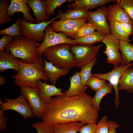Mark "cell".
I'll return each instance as SVG.
<instances>
[{"mask_svg": "<svg viewBox=\"0 0 133 133\" xmlns=\"http://www.w3.org/2000/svg\"><path fill=\"white\" fill-rule=\"evenodd\" d=\"M21 92L32 109L34 117L41 118L46 106L40 99L37 88L28 86L20 87Z\"/></svg>", "mask_w": 133, "mask_h": 133, "instance_id": "cell-11", "label": "cell"}, {"mask_svg": "<svg viewBox=\"0 0 133 133\" xmlns=\"http://www.w3.org/2000/svg\"><path fill=\"white\" fill-rule=\"evenodd\" d=\"M13 37L6 35L2 36L0 39V52L3 51L4 48L10 42Z\"/></svg>", "mask_w": 133, "mask_h": 133, "instance_id": "cell-40", "label": "cell"}, {"mask_svg": "<svg viewBox=\"0 0 133 133\" xmlns=\"http://www.w3.org/2000/svg\"><path fill=\"white\" fill-rule=\"evenodd\" d=\"M44 65V71L52 85L55 86L57 81L61 77L67 74L69 70L61 69L54 65L43 57Z\"/></svg>", "mask_w": 133, "mask_h": 133, "instance_id": "cell-18", "label": "cell"}, {"mask_svg": "<svg viewBox=\"0 0 133 133\" xmlns=\"http://www.w3.org/2000/svg\"><path fill=\"white\" fill-rule=\"evenodd\" d=\"M133 65V63L124 66L121 65L114 67L111 71L104 74L92 73L91 76L108 81L113 86L115 93L114 101L115 107L117 108L120 103L119 95L118 85L119 80L121 74L127 68Z\"/></svg>", "mask_w": 133, "mask_h": 133, "instance_id": "cell-9", "label": "cell"}, {"mask_svg": "<svg viewBox=\"0 0 133 133\" xmlns=\"http://www.w3.org/2000/svg\"><path fill=\"white\" fill-rule=\"evenodd\" d=\"M38 84L39 95L46 105L50 101L52 98V96L64 95L62 90L55 85L47 84L46 82H43L41 80L38 81Z\"/></svg>", "mask_w": 133, "mask_h": 133, "instance_id": "cell-16", "label": "cell"}, {"mask_svg": "<svg viewBox=\"0 0 133 133\" xmlns=\"http://www.w3.org/2000/svg\"><path fill=\"white\" fill-rule=\"evenodd\" d=\"M4 100L5 102H3L0 98V108L2 111L10 110L15 111L25 118L34 117L32 109L22 94L14 99L5 98Z\"/></svg>", "mask_w": 133, "mask_h": 133, "instance_id": "cell-8", "label": "cell"}, {"mask_svg": "<svg viewBox=\"0 0 133 133\" xmlns=\"http://www.w3.org/2000/svg\"><path fill=\"white\" fill-rule=\"evenodd\" d=\"M97 59V57H95L91 62L81 68L79 74L81 83L83 85H86L87 81L91 76L92 73L91 71L93 67L96 63Z\"/></svg>", "mask_w": 133, "mask_h": 133, "instance_id": "cell-30", "label": "cell"}, {"mask_svg": "<svg viewBox=\"0 0 133 133\" xmlns=\"http://www.w3.org/2000/svg\"><path fill=\"white\" fill-rule=\"evenodd\" d=\"M118 89L133 93V68L128 67L122 73L119 80Z\"/></svg>", "mask_w": 133, "mask_h": 133, "instance_id": "cell-24", "label": "cell"}, {"mask_svg": "<svg viewBox=\"0 0 133 133\" xmlns=\"http://www.w3.org/2000/svg\"><path fill=\"white\" fill-rule=\"evenodd\" d=\"M85 123L75 121L52 124L54 133H77Z\"/></svg>", "mask_w": 133, "mask_h": 133, "instance_id": "cell-21", "label": "cell"}, {"mask_svg": "<svg viewBox=\"0 0 133 133\" xmlns=\"http://www.w3.org/2000/svg\"><path fill=\"white\" fill-rule=\"evenodd\" d=\"M41 43L21 36L14 37L5 48L16 58L27 63L35 62L40 57L37 51Z\"/></svg>", "mask_w": 133, "mask_h": 133, "instance_id": "cell-3", "label": "cell"}, {"mask_svg": "<svg viewBox=\"0 0 133 133\" xmlns=\"http://www.w3.org/2000/svg\"><path fill=\"white\" fill-rule=\"evenodd\" d=\"M87 21L86 18L73 20L60 19L53 21L50 26L55 32H63L69 38H72L75 33Z\"/></svg>", "mask_w": 133, "mask_h": 133, "instance_id": "cell-13", "label": "cell"}, {"mask_svg": "<svg viewBox=\"0 0 133 133\" xmlns=\"http://www.w3.org/2000/svg\"><path fill=\"white\" fill-rule=\"evenodd\" d=\"M116 1L125 10L133 21V0H116Z\"/></svg>", "mask_w": 133, "mask_h": 133, "instance_id": "cell-36", "label": "cell"}, {"mask_svg": "<svg viewBox=\"0 0 133 133\" xmlns=\"http://www.w3.org/2000/svg\"><path fill=\"white\" fill-rule=\"evenodd\" d=\"M73 3L67 4V7L69 8H81L92 9L101 6L106 3L115 1L114 0H74Z\"/></svg>", "mask_w": 133, "mask_h": 133, "instance_id": "cell-23", "label": "cell"}, {"mask_svg": "<svg viewBox=\"0 0 133 133\" xmlns=\"http://www.w3.org/2000/svg\"><path fill=\"white\" fill-rule=\"evenodd\" d=\"M106 17L109 22H127L133 24V21L125 10L116 2L107 6Z\"/></svg>", "mask_w": 133, "mask_h": 133, "instance_id": "cell-14", "label": "cell"}, {"mask_svg": "<svg viewBox=\"0 0 133 133\" xmlns=\"http://www.w3.org/2000/svg\"><path fill=\"white\" fill-rule=\"evenodd\" d=\"M32 126L37 133H54L52 124L43 121L33 123Z\"/></svg>", "mask_w": 133, "mask_h": 133, "instance_id": "cell-35", "label": "cell"}, {"mask_svg": "<svg viewBox=\"0 0 133 133\" xmlns=\"http://www.w3.org/2000/svg\"><path fill=\"white\" fill-rule=\"evenodd\" d=\"M9 1L8 0H1L0 3V25L11 22L12 20L8 13Z\"/></svg>", "mask_w": 133, "mask_h": 133, "instance_id": "cell-32", "label": "cell"}, {"mask_svg": "<svg viewBox=\"0 0 133 133\" xmlns=\"http://www.w3.org/2000/svg\"><path fill=\"white\" fill-rule=\"evenodd\" d=\"M71 44H63L50 47L44 52L47 60L61 69L69 70L75 66L73 54L70 50Z\"/></svg>", "mask_w": 133, "mask_h": 133, "instance_id": "cell-4", "label": "cell"}, {"mask_svg": "<svg viewBox=\"0 0 133 133\" xmlns=\"http://www.w3.org/2000/svg\"><path fill=\"white\" fill-rule=\"evenodd\" d=\"M120 41L112 34L108 33L105 35L102 42L106 46L103 53L107 56L106 61L114 67L119 66L122 60V55L119 52Z\"/></svg>", "mask_w": 133, "mask_h": 133, "instance_id": "cell-10", "label": "cell"}, {"mask_svg": "<svg viewBox=\"0 0 133 133\" xmlns=\"http://www.w3.org/2000/svg\"><path fill=\"white\" fill-rule=\"evenodd\" d=\"M120 49L122 56L121 65L128 64L133 61V44L127 41H120Z\"/></svg>", "mask_w": 133, "mask_h": 133, "instance_id": "cell-25", "label": "cell"}, {"mask_svg": "<svg viewBox=\"0 0 133 133\" xmlns=\"http://www.w3.org/2000/svg\"><path fill=\"white\" fill-rule=\"evenodd\" d=\"M109 133H116V131L115 129L117 127H120L117 124L112 121H109Z\"/></svg>", "mask_w": 133, "mask_h": 133, "instance_id": "cell-42", "label": "cell"}, {"mask_svg": "<svg viewBox=\"0 0 133 133\" xmlns=\"http://www.w3.org/2000/svg\"><path fill=\"white\" fill-rule=\"evenodd\" d=\"M105 36L97 31L89 35L74 39L78 45L90 46L96 42H102Z\"/></svg>", "mask_w": 133, "mask_h": 133, "instance_id": "cell-26", "label": "cell"}, {"mask_svg": "<svg viewBox=\"0 0 133 133\" xmlns=\"http://www.w3.org/2000/svg\"><path fill=\"white\" fill-rule=\"evenodd\" d=\"M103 44L97 46L77 45L71 46L70 50L73 54L75 66L81 68L89 63L95 57Z\"/></svg>", "mask_w": 133, "mask_h": 133, "instance_id": "cell-7", "label": "cell"}, {"mask_svg": "<svg viewBox=\"0 0 133 133\" xmlns=\"http://www.w3.org/2000/svg\"><path fill=\"white\" fill-rule=\"evenodd\" d=\"M70 0H46V11L48 16L49 17L54 13V11L58 7L61 6L63 3L67 1L71 2Z\"/></svg>", "mask_w": 133, "mask_h": 133, "instance_id": "cell-33", "label": "cell"}, {"mask_svg": "<svg viewBox=\"0 0 133 133\" xmlns=\"http://www.w3.org/2000/svg\"><path fill=\"white\" fill-rule=\"evenodd\" d=\"M6 79L1 76H0V86H1L5 84Z\"/></svg>", "mask_w": 133, "mask_h": 133, "instance_id": "cell-43", "label": "cell"}, {"mask_svg": "<svg viewBox=\"0 0 133 133\" xmlns=\"http://www.w3.org/2000/svg\"><path fill=\"white\" fill-rule=\"evenodd\" d=\"M108 24L111 34L116 38L120 41L130 42L129 36L125 33L118 22L110 21L108 22Z\"/></svg>", "mask_w": 133, "mask_h": 133, "instance_id": "cell-27", "label": "cell"}, {"mask_svg": "<svg viewBox=\"0 0 133 133\" xmlns=\"http://www.w3.org/2000/svg\"><path fill=\"white\" fill-rule=\"evenodd\" d=\"M27 3L33 11L32 15L35 17L36 23L48 22L51 20L47 13L45 0H29Z\"/></svg>", "mask_w": 133, "mask_h": 133, "instance_id": "cell-17", "label": "cell"}, {"mask_svg": "<svg viewBox=\"0 0 133 133\" xmlns=\"http://www.w3.org/2000/svg\"><path fill=\"white\" fill-rule=\"evenodd\" d=\"M70 86L68 89L64 92V96L69 97L78 95L85 92L87 86L83 85L81 82L79 72H76L69 78Z\"/></svg>", "mask_w": 133, "mask_h": 133, "instance_id": "cell-19", "label": "cell"}, {"mask_svg": "<svg viewBox=\"0 0 133 133\" xmlns=\"http://www.w3.org/2000/svg\"><path fill=\"white\" fill-rule=\"evenodd\" d=\"M58 18L57 16L48 22L34 23L27 22L24 19L20 18L19 23L21 35L37 42H42L45 37L46 28Z\"/></svg>", "mask_w": 133, "mask_h": 133, "instance_id": "cell-6", "label": "cell"}, {"mask_svg": "<svg viewBox=\"0 0 133 133\" xmlns=\"http://www.w3.org/2000/svg\"><path fill=\"white\" fill-rule=\"evenodd\" d=\"M19 17L17 19L16 22L11 26L6 28L0 30V35H6L14 37L15 36H21L20 25Z\"/></svg>", "mask_w": 133, "mask_h": 133, "instance_id": "cell-31", "label": "cell"}, {"mask_svg": "<svg viewBox=\"0 0 133 133\" xmlns=\"http://www.w3.org/2000/svg\"><path fill=\"white\" fill-rule=\"evenodd\" d=\"M107 83L105 80L96 77L91 76L87 81L86 85L96 92L105 85Z\"/></svg>", "mask_w": 133, "mask_h": 133, "instance_id": "cell-34", "label": "cell"}, {"mask_svg": "<svg viewBox=\"0 0 133 133\" xmlns=\"http://www.w3.org/2000/svg\"><path fill=\"white\" fill-rule=\"evenodd\" d=\"M19 68L18 59L12 56L9 51L5 50L0 52V72L8 69L18 71Z\"/></svg>", "mask_w": 133, "mask_h": 133, "instance_id": "cell-20", "label": "cell"}, {"mask_svg": "<svg viewBox=\"0 0 133 133\" xmlns=\"http://www.w3.org/2000/svg\"><path fill=\"white\" fill-rule=\"evenodd\" d=\"M92 100L85 92L69 97L57 96L46 105L41 118L51 124L75 121L96 123L99 111Z\"/></svg>", "mask_w": 133, "mask_h": 133, "instance_id": "cell-1", "label": "cell"}, {"mask_svg": "<svg viewBox=\"0 0 133 133\" xmlns=\"http://www.w3.org/2000/svg\"><path fill=\"white\" fill-rule=\"evenodd\" d=\"M109 123L106 116H103L96 127L95 133H109Z\"/></svg>", "mask_w": 133, "mask_h": 133, "instance_id": "cell-37", "label": "cell"}, {"mask_svg": "<svg viewBox=\"0 0 133 133\" xmlns=\"http://www.w3.org/2000/svg\"><path fill=\"white\" fill-rule=\"evenodd\" d=\"M118 22L128 35H133V24L127 22Z\"/></svg>", "mask_w": 133, "mask_h": 133, "instance_id": "cell-39", "label": "cell"}, {"mask_svg": "<svg viewBox=\"0 0 133 133\" xmlns=\"http://www.w3.org/2000/svg\"><path fill=\"white\" fill-rule=\"evenodd\" d=\"M96 123L86 124L82 127L79 131L80 133H95Z\"/></svg>", "mask_w": 133, "mask_h": 133, "instance_id": "cell-38", "label": "cell"}, {"mask_svg": "<svg viewBox=\"0 0 133 133\" xmlns=\"http://www.w3.org/2000/svg\"><path fill=\"white\" fill-rule=\"evenodd\" d=\"M107 6L104 4L94 11H88L87 19L96 30L105 35L111 33L106 17Z\"/></svg>", "mask_w": 133, "mask_h": 133, "instance_id": "cell-12", "label": "cell"}, {"mask_svg": "<svg viewBox=\"0 0 133 133\" xmlns=\"http://www.w3.org/2000/svg\"><path fill=\"white\" fill-rule=\"evenodd\" d=\"M96 30L91 23L89 22H86L75 33L72 38L75 39L85 37L91 35Z\"/></svg>", "mask_w": 133, "mask_h": 133, "instance_id": "cell-29", "label": "cell"}, {"mask_svg": "<svg viewBox=\"0 0 133 133\" xmlns=\"http://www.w3.org/2000/svg\"><path fill=\"white\" fill-rule=\"evenodd\" d=\"M28 0H11L8 10V13L11 17L17 12L23 14V19L27 21L34 23L35 19L30 13L31 9L27 3Z\"/></svg>", "mask_w": 133, "mask_h": 133, "instance_id": "cell-15", "label": "cell"}, {"mask_svg": "<svg viewBox=\"0 0 133 133\" xmlns=\"http://www.w3.org/2000/svg\"><path fill=\"white\" fill-rule=\"evenodd\" d=\"M113 89V85L108 82L105 85L95 92L92 100L93 103L99 111L100 110V104L101 100L106 94L111 93Z\"/></svg>", "mask_w": 133, "mask_h": 133, "instance_id": "cell-28", "label": "cell"}, {"mask_svg": "<svg viewBox=\"0 0 133 133\" xmlns=\"http://www.w3.org/2000/svg\"><path fill=\"white\" fill-rule=\"evenodd\" d=\"M7 118L4 115L3 112L0 110V131L5 130L6 128Z\"/></svg>", "mask_w": 133, "mask_h": 133, "instance_id": "cell-41", "label": "cell"}, {"mask_svg": "<svg viewBox=\"0 0 133 133\" xmlns=\"http://www.w3.org/2000/svg\"><path fill=\"white\" fill-rule=\"evenodd\" d=\"M17 59L19 69L17 73L13 76L17 86L38 88V81L42 80L45 82L49 80L43 70L44 62L42 57H40L35 62L30 63H24Z\"/></svg>", "mask_w": 133, "mask_h": 133, "instance_id": "cell-2", "label": "cell"}, {"mask_svg": "<svg viewBox=\"0 0 133 133\" xmlns=\"http://www.w3.org/2000/svg\"><path fill=\"white\" fill-rule=\"evenodd\" d=\"M88 11L87 9L81 8H75L73 9L70 8L65 12L61 10L59 11L57 16L58 18L63 20L87 18Z\"/></svg>", "mask_w": 133, "mask_h": 133, "instance_id": "cell-22", "label": "cell"}, {"mask_svg": "<svg viewBox=\"0 0 133 133\" xmlns=\"http://www.w3.org/2000/svg\"><path fill=\"white\" fill-rule=\"evenodd\" d=\"M45 34L43 40L37 49L39 57L42 56L47 49L53 46L63 44H68L73 45H78L74 39L68 37L65 33L62 32L57 33L54 31L50 25L46 28Z\"/></svg>", "mask_w": 133, "mask_h": 133, "instance_id": "cell-5", "label": "cell"}]
</instances>
